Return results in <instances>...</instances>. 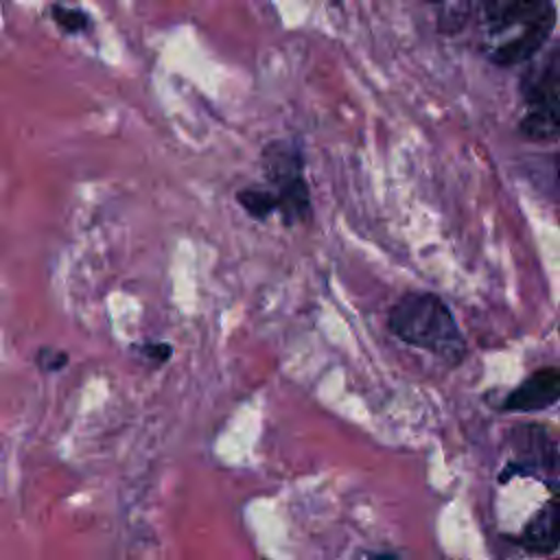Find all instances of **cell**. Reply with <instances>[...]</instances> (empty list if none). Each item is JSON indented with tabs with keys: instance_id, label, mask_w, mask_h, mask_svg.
<instances>
[{
	"instance_id": "6da1fadb",
	"label": "cell",
	"mask_w": 560,
	"mask_h": 560,
	"mask_svg": "<svg viewBox=\"0 0 560 560\" xmlns=\"http://www.w3.org/2000/svg\"><path fill=\"white\" fill-rule=\"evenodd\" d=\"M553 0H477L475 42L486 61L510 68L532 61L556 31Z\"/></svg>"
},
{
	"instance_id": "7a4b0ae2",
	"label": "cell",
	"mask_w": 560,
	"mask_h": 560,
	"mask_svg": "<svg viewBox=\"0 0 560 560\" xmlns=\"http://www.w3.org/2000/svg\"><path fill=\"white\" fill-rule=\"evenodd\" d=\"M387 330L407 346L420 348L457 368L468 352L448 304L431 291H407L387 313Z\"/></svg>"
},
{
	"instance_id": "3957f363",
	"label": "cell",
	"mask_w": 560,
	"mask_h": 560,
	"mask_svg": "<svg viewBox=\"0 0 560 560\" xmlns=\"http://www.w3.org/2000/svg\"><path fill=\"white\" fill-rule=\"evenodd\" d=\"M521 116L518 133L529 142H553L560 131L558 96H560V48H549L527 61L518 81Z\"/></svg>"
},
{
	"instance_id": "277c9868",
	"label": "cell",
	"mask_w": 560,
	"mask_h": 560,
	"mask_svg": "<svg viewBox=\"0 0 560 560\" xmlns=\"http://www.w3.org/2000/svg\"><path fill=\"white\" fill-rule=\"evenodd\" d=\"M262 177L284 225L311 219V188L304 177V153L298 140H273L260 151Z\"/></svg>"
},
{
	"instance_id": "5b68a950",
	"label": "cell",
	"mask_w": 560,
	"mask_h": 560,
	"mask_svg": "<svg viewBox=\"0 0 560 560\" xmlns=\"http://www.w3.org/2000/svg\"><path fill=\"white\" fill-rule=\"evenodd\" d=\"M508 446L512 451V457L508 459V466L503 468L501 479H505L512 472H518V475H534L542 481L549 479V483L556 486L558 444L545 424H536V422L516 424L508 433Z\"/></svg>"
},
{
	"instance_id": "8992f818",
	"label": "cell",
	"mask_w": 560,
	"mask_h": 560,
	"mask_svg": "<svg viewBox=\"0 0 560 560\" xmlns=\"http://www.w3.org/2000/svg\"><path fill=\"white\" fill-rule=\"evenodd\" d=\"M560 398V370L556 365H545L534 370L523 378L508 396L501 400V411L510 413H532L549 409Z\"/></svg>"
},
{
	"instance_id": "52a82bcc",
	"label": "cell",
	"mask_w": 560,
	"mask_h": 560,
	"mask_svg": "<svg viewBox=\"0 0 560 560\" xmlns=\"http://www.w3.org/2000/svg\"><path fill=\"white\" fill-rule=\"evenodd\" d=\"M518 545L536 556H551L558 549V501L551 494L523 525Z\"/></svg>"
},
{
	"instance_id": "ba28073f",
	"label": "cell",
	"mask_w": 560,
	"mask_h": 560,
	"mask_svg": "<svg viewBox=\"0 0 560 560\" xmlns=\"http://www.w3.org/2000/svg\"><path fill=\"white\" fill-rule=\"evenodd\" d=\"M236 203L256 221H265L276 214V201L267 188L245 186L236 192Z\"/></svg>"
},
{
	"instance_id": "9c48e42d",
	"label": "cell",
	"mask_w": 560,
	"mask_h": 560,
	"mask_svg": "<svg viewBox=\"0 0 560 560\" xmlns=\"http://www.w3.org/2000/svg\"><path fill=\"white\" fill-rule=\"evenodd\" d=\"M438 9V22L444 31H459L470 18L472 0H424Z\"/></svg>"
},
{
	"instance_id": "30bf717a",
	"label": "cell",
	"mask_w": 560,
	"mask_h": 560,
	"mask_svg": "<svg viewBox=\"0 0 560 560\" xmlns=\"http://www.w3.org/2000/svg\"><path fill=\"white\" fill-rule=\"evenodd\" d=\"M52 18L55 22L66 31V33H79L88 28V15L81 9H68V7H52Z\"/></svg>"
},
{
	"instance_id": "8fae6325",
	"label": "cell",
	"mask_w": 560,
	"mask_h": 560,
	"mask_svg": "<svg viewBox=\"0 0 560 560\" xmlns=\"http://www.w3.org/2000/svg\"><path fill=\"white\" fill-rule=\"evenodd\" d=\"M136 350H138V354H140L147 363H151L153 368L164 365V363L171 359V354H173V348H171L168 343H164V341L140 343V346H136Z\"/></svg>"
},
{
	"instance_id": "7c38bea8",
	"label": "cell",
	"mask_w": 560,
	"mask_h": 560,
	"mask_svg": "<svg viewBox=\"0 0 560 560\" xmlns=\"http://www.w3.org/2000/svg\"><path fill=\"white\" fill-rule=\"evenodd\" d=\"M37 363L42 370L46 372H57L68 363V354L61 350H52V348H42L37 354Z\"/></svg>"
},
{
	"instance_id": "4fadbf2b",
	"label": "cell",
	"mask_w": 560,
	"mask_h": 560,
	"mask_svg": "<svg viewBox=\"0 0 560 560\" xmlns=\"http://www.w3.org/2000/svg\"><path fill=\"white\" fill-rule=\"evenodd\" d=\"M370 560H398V558L387 556V553H376V556H370Z\"/></svg>"
}]
</instances>
